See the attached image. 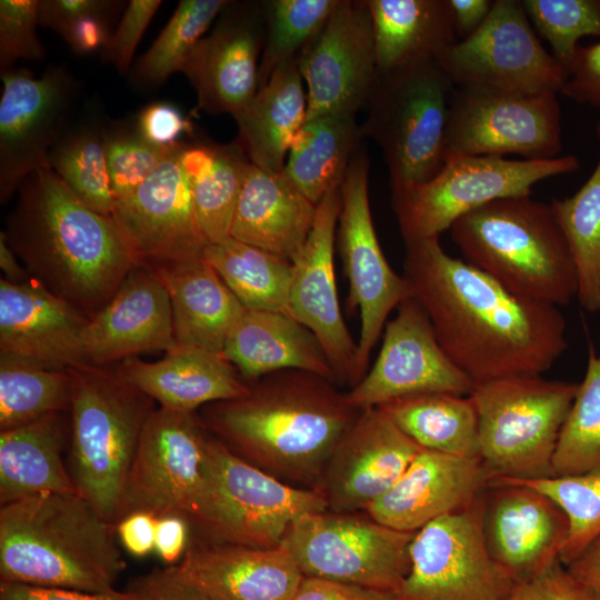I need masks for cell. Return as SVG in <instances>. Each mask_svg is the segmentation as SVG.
Returning <instances> with one entry per match:
<instances>
[{
  "instance_id": "1",
  "label": "cell",
  "mask_w": 600,
  "mask_h": 600,
  "mask_svg": "<svg viewBox=\"0 0 600 600\" xmlns=\"http://www.w3.org/2000/svg\"><path fill=\"white\" fill-rule=\"evenodd\" d=\"M403 277L449 358L476 384L541 376L568 348L558 307L519 297L439 237L404 242Z\"/></svg>"
},
{
  "instance_id": "2",
  "label": "cell",
  "mask_w": 600,
  "mask_h": 600,
  "mask_svg": "<svg viewBox=\"0 0 600 600\" xmlns=\"http://www.w3.org/2000/svg\"><path fill=\"white\" fill-rule=\"evenodd\" d=\"M359 412L333 381L287 369L251 382L240 398L200 408L198 416L209 433L248 463L288 484L317 490Z\"/></svg>"
},
{
  "instance_id": "3",
  "label": "cell",
  "mask_w": 600,
  "mask_h": 600,
  "mask_svg": "<svg viewBox=\"0 0 600 600\" xmlns=\"http://www.w3.org/2000/svg\"><path fill=\"white\" fill-rule=\"evenodd\" d=\"M6 226L30 276L88 319L140 266L112 217L81 202L50 168L24 179Z\"/></svg>"
},
{
  "instance_id": "4",
  "label": "cell",
  "mask_w": 600,
  "mask_h": 600,
  "mask_svg": "<svg viewBox=\"0 0 600 600\" xmlns=\"http://www.w3.org/2000/svg\"><path fill=\"white\" fill-rule=\"evenodd\" d=\"M116 527L77 492L1 506L0 581L104 593L126 568Z\"/></svg>"
},
{
  "instance_id": "5",
  "label": "cell",
  "mask_w": 600,
  "mask_h": 600,
  "mask_svg": "<svg viewBox=\"0 0 600 600\" xmlns=\"http://www.w3.org/2000/svg\"><path fill=\"white\" fill-rule=\"evenodd\" d=\"M449 231L464 261L512 293L556 307L577 298L574 263L550 203L531 196L497 199Z\"/></svg>"
},
{
  "instance_id": "6",
  "label": "cell",
  "mask_w": 600,
  "mask_h": 600,
  "mask_svg": "<svg viewBox=\"0 0 600 600\" xmlns=\"http://www.w3.org/2000/svg\"><path fill=\"white\" fill-rule=\"evenodd\" d=\"M68 370V470L77 493L116 527L129 471L156 402L131 384L117 364L83 363Z\"/></svg>"
},
{
  "instance_id": "7",
  "label": "cell",
  "mask_w": 600,
  "mask_h": 600,
  "mask_svg": "<svg viewBox=\"0 0 600 600\" xmlns=\"http://www.w3.org/2000/svg\"><path fill=\"white\" fill-rule=\"evenodd\" d=\"M453 90L436 60L377 72L361 129L381 149L391 188L426 182L444 166Z\"/></svg>"
},
{
  "instance_id": "8",
  "label": "cell",
  "mask_w": 600,
  "mask_h": 600,
  "mask_svg": "<svg viewBox=\"0 0 600 600\" xmlns=\"http://www.w3.org/2000/svg\"><path fill=\"white\" fill-rule=\"evenodd\" d=\"M579 383L518 376L476 384L479 458L493 479L553 477L558 439Z\"/></svg>"
},
{
  "instance_id": "9",
  "label": "cell",
  "mask_w": 600,
  "mask_h": 600,
  "mask_svg": "<svg viewBox=\"0 0 600 600\" xmlns=\"http://www.w3.org/2000/svg\"><path fill=\"white\" fill-rule=\"evenodd\" d=\"M204 472L203 500L189 522L194 538L276 548L296 519L328 510L319 491L282 482L236 456L209 432Z\"/></svg>"
},
{
  "instance_id": "10",
  "label": "cell",
  "mask_w": 600,
  "mask_h": 600,
  "mask_svg": "<svg viewBox=\"0 0 600 600\" xmlns=\"http://www.w3.org/2000/svg\"><path fill=\"white\" fill-rule=\"evenodd\" d=\"M579 168L572 154L548 160L449 156L430 180L391 188V204L404 242L429 239L491 201L531 196L539 181Z\"/></svg>"
},
{
  "instance_id": "11",
  "label": "cell",
  "mask_w": 600,
  "mask_h": 600,
  "mask_svg": "<svg viewBox=\"0 0 600 600\" xmlns=\"http://www.w3.org/2000/svg\"><path fill=\"white\" fill-rule=\"evenodd\" d=\"M413 536L384 526L367 512L324 510L296 519L280 546L303 576L394 596L410 569Z\"/></svg>"
},
{
  "instance_id": "12",
  "label": "cell",
  "mask_w": 600,
  "mask_h": 600,
  "mask_svg": "<svg viewBox=\"0 0 600 600\" xmlns=\"http://www.w3.org/2000/svg\"><path fill=\"white\" fill-rule=\"evenodd\" d=\"M438 63L454 88L482 93H560L568 77L518 0L493 1L483 24L451 46Z\"/></svg>"
},
{
  "instance_id": "13",
  "label": "cell",
  "mask_w": 600,
  "mask_h": 600,
  "mask_svg": "<svg viewBox=\"0 0 600 600\" xmlns=\"http://www.w3.org/2000/svg\"><path fill=\"white\" fill-rule=\"evenodd\" d=\"M369 168L367 152L360 148L340 187L341 208L337 226L339 254L349 282L347 306L360 313L357 341L359 381L368 371L370 354L389 314L412 298L408 281L391 268L378 240L369 202Z\"/></svg>"
},
{
  "instance_id": "14",
  "label": "cell",
  "mask_w": 600,
  "mask_h": 600,
  "mask_svg": "<svg viewBox=\"0 0 600 600\" xmlns=\"http://www.w3.org/2000/svg\"><path fill=\"white\" fill-rule=\"evenodd\" d=\"M207 433L198 412L156 408L129 471L120 520L143 511L156 517L180 514L190 522L206 490Z\"/></svg>"
},
{
  "instance_id": "15",
  "label": "cell",
  "mask_w": 600,
  "mask_h": 600,
  "mask_svg": "<svg viewBox=\"0 0 600 600\" xmlns=\"http://www.w3.org/2000/svg\"><path fill=\"white\" fill-rule=\"evenodd\" d=\"M482 496L414 532L410 569L394 600H503L509 596L514 583L484 544Z\"/></svg>"
},
{
  "instance_id": "16",
  "label": "cell",
  "mask_w": 600,
  "mask_h": 600,
  "mask_svg": "<svg viewBox=\"0 0 600 600\" xmlns=\"http://www.w3.org/2000/svg\"><path fill=\"white\" fill-rule=\"evenodd\" d=\"M557 94L482 93L454 88L446 158L457 154H519L524 160L560 157L562 127Z\"/></svg>"
},
{
  "instance_id": "17",
  "label": "cell",
  "mask_w": 600,
  "mask_h": 600,
  "mask_svg": "<svg viewBox=\"0 0 600 600\" xmlns=\"http://www.w3.org/2000/svg\"><path fill=\"white\" fill-rule=\"evenodd\" d=\"M0 78V201L6 203L30 173L50 168L49 153L67 131L78 84L60 66L39 78L12 67Z\"/></svg>"
},
{
  "instance_id": "18",
  "label": "cell",
  "mask_w": 600,
  "mask_h": 600,
  "mask_svg": "<svg viewBox=\"0 0 600 600\" xmlns=\"http://www.w3.org/2000/svg\"><path fill=\"white\" fill-rule=\"evenodd\" d=\"M474 388L442 349L424 310L410 298L387 322L372 367L346 396L361 410L421 393L470 396Z\"/></svg>"
},
{
  "instance_id": "19",
  "label": "cell",
  "mask_w": 600,
  "mask_h": 600,
  "mask_svg": "<svg viewBox=\"0 0 600 600\" xmlns=\"http://www.w3.org/2000/svg\"><path fill=\"white\" fill-rule=\"evenodd\" d=\"M297 64L307 84V119L357 116L367 106L378 72L367 1L339 0Z\"/></svg>"
},
{
  "instance_id": "20",
  "label": "cell",
  "mask_w": 600,
  "mask_h": 600,
  "mask_svg": "<svg viewBox=\"0 0 600 600\" xmlns=\"http://www.w3.org/2000/svg\"><path fill=\"white\" fill-rule=\"evenodd\" d=\"M181 148L182 141L173 144L130 196L116 201L111 217L141 266L201 258L210 243L197 218Z\"/></svg>"
},
{
  "instance_id": "21",
  "label": "cell",
  "mask_w": 600,
  "mask_h": 600,
  "mask_svg": "<svg viewBox=\"0 0 600 600\" xmlns=\"http://www.w3.org/2000/svg\"><path fill=\"white\" fill-rule=\"evenodd\" d=\"M482 534L492 560L514 584L554 564L569 534L561 507L542 491L493 479L482 496Z\"/></svg>"
},
{
  "instance_id": "22",
  "label": "cell",
  "mask_w": 600,
  "mask_h": 600,
  "mask_svg": "<svg viewBox=\"0 0 600 600\" xmlns=\"http://www.w3.org/2000/svg\"><path fill=\"white\" fill-rule=\"evenodd\" d=\"M341 208L340 188L330 190L317 204L312 229L292 262L289 313L320 342L336 383L356 386L358 344L340 310L334 241Z\"/></svg>"
},
{
  "instance_id": "23",
  "label": "cell",
  "mask_w": 600,
  "mask_h": 600,
  "mask_svg": "<svg viewBox=\"0 0 600 600\" xmlns=\"http://www.w3.org/2000/svg\"><path fill=\"white\" fill-rule=\"evenodd\" d=\"M262 1H229L197 43L181 72L210 114L234 116L258 91L264 42Z\"/></svg>"
},
{
  "instance_id": "24",
  "label": "cell",
  "mask_w": 600,
  "mask_h": 600,
  "mask_svg": "<svg viewBox=\"0 0 600 600\" xmlns=\"http://www.w3.org/2000/svg\"><path fill=\"white\" fill-rule=\"evenodd\" d=\"M422 450L380 408L361 409L332 451L317 491L334 512H364Z\"/></svg>"
},
{
  "instance_id": "25",
  "label": "cell",
  "mask_w": 600,
  "mask_h": 600,
  "mask_svg": "<svg viewBox=\"0 0 600 600\" xmlns=\"http://www.w3.org/2000/svg\"><path fill=\"white\" fill-rule=\"evenodd\" d=\"M177 348L169 294L154 271L137 266L86 324L83 363L111 366L139 353Z\"/></svg>"
},
{
  "instance_id": "26",
  "label": "cell",
  "mask_w": 600,
  "mask_h": 600,
  "mask_svg": "<svg viewBox=\"0 0 600 600\" xmlns=\"http://www.w3.org/2000/svg\"><path fill=\"white\" fill-rule=\"evenodd\" d=\"M492 480L480 458L422 449L393 487L364 512L390 528L416 532L471 506Z\"/></svg>"
},
{
  "instance_id": "27",
  "label": "cell",
  "mask_w": 600,
  "mask_h": 600,
  "mask_svg": "<svg viewBox=\"0 0 600 600\" xmlns=\"http://www.w3.org/2000/svg\"><path fill=\"white\" fill-rule=\"evenodd\" d=\"M173 568L209 600H291L303 578L281 546L253 548L194 537Z\"/></svg>"
},
{
  "instance_id": "28",
  "label": "cell",
  "mask_w": 600,
  "mask_h": 600,
  "mask_svg": "<svg viewBox=\"0 0 600 600\" xmlns=\"http://www.w3.org/2000/svg\"><path fill=\"white\" fill-rule=\"evenodd\" d=\"M88 320L32 277L22 283L0 280V353L51 369L83 364Z\"/></svg>"
},
{
  "instance_id": "29",
  "label": "cell",
  "mask_w": 600,
  "mask_h": 600,
  "mask_svg": "<svg viewBox=\"0 0 600 600\" xmlns=\"http://www.w3.org/2000/svg\"><path fill=\"white\" fill-rule=\"evenodd\" d=\"M117 366L159 407L178 411L196 412L209 403L240 398L250 389L222 352L177 347L156 362L132 357Z\"/></svg>"
},
{
  "instance_id": "30",
  "label": "cell",
  "mask_w": 600,
  "mask_h": 600,
  "mask_svg": "<svg viewBox=\"0 0 600 600\" xmlns=\"http://www.w3.org/2000/svg\"><path fill=\"white\" fill-rule=\"evenodd\" d=\"M317 204L282 172L250 164L230 237L292 261L312 229Z\"/></svg>"
},
{
  "instance_id": "31",
  "label": "cell",
  "mask_w": 600,
  "mask_h": 600,
  "mask_svg": "<svg viewBox=\"0 0 600 600\" xmlns=\"http://www.w3.org/2000/svg\"><path fill=\"white\" fill-rule=\"evenodd\" d=\"M164 286L178 348L222 352L246 308L203 259L148 267Z\"/></svg>"
},
{
  "instance_id": "32",
  "label": "cell",
  "mask_w": 600,
  "mask_h": 600,
  "mask_svg": "<svg viewBox=\"0 0 600 600\" xmlns=\"http://www.w3.org/2000/svg\"><path fill=\"white\" fill-rule=\"evenodd\" d=\"M222 353L249 383L287 369L313 372L336 383L318 339L283 312L246 309L228 336Z\"/></svg>"
},
{
  "instance_id": "33",
  "label": "cell",
  "mask_w": 600,
  "mask_h": 600,
  "mask_svg": "<svg viewBox=\"0 0 600 600\" xmlns=\"http://www.w3.org/2000/svg\"><path fill=\"white\" fill-rule=\"evenodd\" d=\"M69 412L0 431V506L47 492H77L63 452Z\"/></svg>"
},
{
  "instance_id": "34",
  "label": "cell",
  "mask_w": 600,
  "mask_h": 600,
  "mask_svg": "<svg viewBox=\"0 0 600 600\" xmlns=\"http://www.w3.org/2000/svg\"><path fill=\"white\" fill-rule=\"evenodd\" d=\"M232 118L238 128L236 140L250 162L268 171H282L307 119V93L297 60L278 67Z\"/></svg>"
},
{
  "instance_id": "35",
  "label": "cell",
  "mask_w": 600,
  "mask_h": 600,
  "mask_svg": "<svg viewBox=\"0 0 600 600\" xmlns=\"http://www.w3.org/2000/svg\"><path fill=\"white\" fill-rule=\"evenodd\" d=\"M378 72L438 59L457 41L449 0H366Z\"/></svg>"
},
{
  "instance_id": "36",
  "label": "cell",
  "mask_w": 600,
  "mask_h": 600,
  "mask_svg": "<svg viewBox=\"0 0 600 600\" xmlns=\"http://www.w3.org/2000/svg\"><path fill=\"white\" fill-rule=\"evenodd\" d=\"M364 139L356 116L307 119L289 149L282 172L314 204L340 188Z\"/></svg>"
},
{
  "instance_id": "37",
  "label": "cell",
  "mask_w": 600,
  "mask_h": 600,
  "mask_svg": "<svg viewBox=\"0 0 600 600\" xmlns=\"http://www.w3.org/2000/svg\"><path fill=\"white\" fill-rule=\"evenodd\" d=\"M181 166L189 179L199 224L210 243L230 237L237 202L251 164L241 146L182 142Z\"/></svg>"
},
{
  "instance_id": "38",
  "label": "cell",
  "mask_w": 600,
  "mask_h": 600,
  "mask_svg": "<svg viewBox=\"0 0 600 600\" xmlns=\"http://www.w3.org/2000/svg\"><path fill=\"white\" fill-rule=\"evenodd\" d=\"M380 408L422 449L479 458L478 413L471 396L421 393Z\"/></svg>"
},
{
  "instance_id": "39",
  "label": "cell",
  "mask_w": 600,
  "mask_h": 600,
  "mask_svg": "<svg viewBox=\"0 0 600 600\" xmlns=\"http://www.w3.org/2000/svg\"><path fill=\"white\" fill-rule=\"evenodd\" d=\"M202 257L247 310L290 314L291 261L231 237L209 243Z\"/></svg>"
},
{
  "instance_id": "40",
  "label": "cell",
  "mask_w": 600,
  "mask_h": 600,
  "mask_svg": "<svg viewBox=\"0 0 600 600\" xmlns=\"http://www.w3.org/2000/svg\"><path fill=\"white\" fill-rule=\"evenodd\" d=\"M71 376L34 361L0 353V431L46 414L69 412Z\"/></svg>"
},
{
  "instance_id": "41",
  "label": "cell",
  "mask_w": 600,
  "mask_h": 600,
  "mask_svg": "<svg viewBox=\"0 0 600 600\" xmlns=\"http://www.w3.org/2000/svg\"><path fill=\"white\" fill-rule=\"evenodd\" d=\"M574 263L577 299L588 312L600 311V157L572 196L551 201Z\"/></svg>"
},
{
  "instance_id": "42",
  "label": "cell",
  "mask_w": 600,
  "mask_h": 600,
  "mask_svg": "<svg viewBox=\"0 0 600 600\" xmlns=\"http://www.w3.org/2000/svg\"><path fill=\"white\" fill-rule=\"evenodd\" d=\"M49 167L92 210L111 217L116 197L104 148V127L96 121L67 129L49 153Z\"/></svg>"
},
{
  "instance_id": "43",
  "label": "cell",
  "mask_w": 600,
  "mask_h": 600,
  "mask_svg": "<svg viewBox=\"0 0 600 600\" xmlns=\"http://www.w3.org/2000/svg\"><path fill=\"white\" fill-rule=\"evenodd\" d=\"M228 0H182L151 47L137 61L133 80L156 88L181 72L192 50L217 19Z\"/></svg>"
},
{
  "instance_id": "44",
  "label": "cell",
  "mask_w": 600,
  "mask_h": 600,
  "mask_svg": "<svg viewBox=\"0 0 600 600\" xmlns=\"http://www.w3.org/2000/svg\"><path fill=\"white\" fill-rule=\"evenodd\" d=\"M600 470V351L589 348L583 380L562 426L553 477Z\"/></svg>"
},
{
  "instance_id": "45",
  "label": "cell",
  "mask_w": 600,
  "mask_h": 600,
  "mask_svg": "<svg viewBox=\"0 0 600 600\" xmlns=\"http://www.w3.org/2000/svg\"><path fill=\"white\" fill-rule=\"evenodd\" d=\"M338 3L339 0L262 1L266 32L259 63V88L278 67L297 60Z\"/></svg>"
},
{
  "instance_id": "46",
  "label": "cell",
  "mask_w": 600,
  "mask_h": 600,
  "mask_svg": "<svg viewBox=\"0 0 600 600\" xmlns=\"http://www.w3.org/2000/svg\"><path fill=\"white\" fill-rule=\"evenodd\" d=\"M510 480L542 491L567 514L569 534L559 557L563 566H568L600 536V470L538 480Z\"/></svg>"
},
{
  "instance_id": "47",
  "label": "cell",
  "mask_w": 600,
  "mask_h": 600,
  "mask_svg": "<svg viewBox=\"0 0 600 600\" xmlns=\"http://www.w3.org/2000/svg\"><path fill=\"white\" fill-rule=\"evenodd\" d=\"M522 4L566 71L581 38L600 40V0H523Z\"/></svg>"
},
{
  "instance_id": "48",
  "label": "cell",
  "mask_w": 600,
  "mask_h": 600,
  "mask_svg": "<svg viewBox=\"0 0 600 600\" xmlns=\"http://www.w3.org/2000/svg\"><path fill=\"white\" fill-rule=\"evenodd\" d=\"M172 146L147 141L136 127H104L106 157L116 201L130 196L166 158Z\"/></svg>"
},
{
  "instance_id": "49",
  "label": "cell",
  "mask_w": 600,
  "mask_h": 600,
  "mask_svg": "<svg viewBox=\"0 0 600 600\" xmlns=\"http://www.w3.org/2000/svg\"><path fill=\"white\" fill-rule=\"evenodd\" d=\"M39 0L0 1V69L12 68L20 60H42L46 50L37 27Z\"/></svg>"
},
{
  "instance_id": "50",
  "label": "cell",
  "mask_w": 600,
  "mask_h": 600,
  "mask_svg": "<svg viewBox=\"0 0 600 600\" xmlns=\"http://www.w3.org/2000/svg\"><path fill=\"white\" fill-rule=\"evenodd\" d=\"M160 0H131L126 6L122 17L102 49V60L112 63L121 73H126L147 27L158 11Z\"/></svg>"
},
{
  "instance_id": "51",
  "label": "cell",
  "mask_w": 600,
  "mask_h": 600,
  "mask_svg": "<svg viewBox=\"0 0 600 600\" xmlns=\"http://www.w3.org/2000/svg\"><path fill=\"white\" fill-rule=\"evenodd\" d=\"M503 600H600V596L558 560L539 576L514 584Z\"/></svg>"
},
{
  "instance_id": "52",
  "label": "cell",
  "mask_w": 600,
  "mask_h": 600,
  "mask_svg": "<svg viewBox=\"0 0 600 600\" xmlns=\"http://www.w3.org/2000/svg\"><path fill=\"white\" fill-rule=\"evenodd\" d=\"M567 73L560 93L600 111V40L588 46L579 44Z\"/></svg>"
},
{
  "instance_id": "53",
  "label": "cell",
  "mask_w": 600,
  "mask_h": 600,
  "mask_svg": "<svg viewBox=\"0 0 600 600\" xmlns=\"http://www.w3.org/2000/svg\"><path fill=\"white\" fill-rule=\"evenodd\" d=\"M136 129L147 141L158 146H171L192 131V124L181 110L171 102L157 101L140 110Z\"/></svg>"
},
{
  "instance_id": "54",
  "label": "cell",
  "mask_w": 600,
  "mask_h": 600,
  "mask_svg": "<svg viewBox=\"0 0 600 600\" xmlns=\"http://www.w3.org/2000/svg\"><path fill=\"white\" fill-rule=\"evenodd\" d=\"M132 600H209L178 576L173 566L154 568L131 579L126 588Z\"/></svg>"
},
{
  "instance_id": "55",
  "label": "cell",
  "mask_w": 600,
  "mask_h": 600,
  "mask_svg": "<svg viewBox=\"0 0 600 600\" xmlns=\"http://www.w3.org/2000/svg\"><path fill=\"white\" fill-rule=\"evenodd\" d=\"M122 2L110 0H40L39 24L59 33L90 14L112 16Z\"/></svg>"
},
{
  "instance_id": "56",
  "label": "cell",
  "mask_w": 600,
  "mask_h": 600,
  "mask_svg": "<svg viewBox=\"0 0 600 600\" xmlns=\"http://www.w3.org/2000/svg\"><path fill=\"white\" fill-rule=\"evenodd\" d=\"M291 600H394L383 591L317 577L303 576Z\"/></svg>"
},
{
  "instance_id": "57",
  "label": "cell",
  "mask_w": 600,
  "mask_h": 600,
  "mask_svg": "<svg viewBox=\"0 0 600 600\" xmlns=\"http://www.w3.org/2000/svg\"><path fill=\"white\" fill-rule=\"evenodd\" d=\"M0 600H132L124 591L92 593L64 588L0 581Z\"/></svg>"
},
{
  "instance_id": "58",
  "label": "cell",
  "mask_w": 600,
  "mask_h": 600,
  "mask_svg": "<svg viewBox=\"0 0 600 600\" xmlns=\"http://www.w3.org/2000/svg\"><path fill=\"white\" fill-rule=\"evenodd\" d=\"M110 17L104 14L84 16L73 21L61 34L70 49L80 56L103 49L112 33Z\"/></svg>"
},
{
  "instance_id": "59",
  "label": "cell",
  "mask_w": 600,
  "mask_h": 600,
  "mask_svg": "<svg viewBox=\"0 0 600 600\" xmlns=\"http://www.w3.org/2000/svg\"><path fill=\"white\" fill-rule=\"evenodd\" d=\"M191 527L180 514L158 517L156 527L154 550L168 564L179 562L190 541Z\"/></svg>"
},
{
  "instance_id": "60",
  "label": "cell",
  "mask_w": 600,
  "mask_h": 600,
  "mask_svg": "<svg viewBox=\"0 0 600 600\" xmlns=\"http://www.w3.org/2000/svg\"><path fill=\"white\" fill-rule=\"evenodd\" d=\"M158 517L138 511L123 517L116 532L123 548L134 557H144L154 550Z\"/></svg>"
},
{
  "instance_id": "61",
  "label": "cell",
  "mask_w": 600,
  "mask_h": 600,
  "mask_svg": "<svg viewBox=\"0 0 600 600\" xmlns=\"http://www.w3.org/2000/svg\"><path fill=\"white\" fill-rule=\"evenodd\" d=\"M454 31L458 40L473 34L488 18L493 1L491 0H449Z\"/></svg>"
},
{
  "instance_id": "62",
  "label": "cell",
  "mask_w": 600,
  "mask_h": 600,
  "mask_svg": "<svg viewBox=\"0 0 600 600\" xmlns=\"http://www.w3.org/2000/svg\"><path fill=\"white\" fill-rule=\"evenodd\" d=\"M567 569L582 583L600 596V536L574 558Z\"/></svg>"
},
{
  "instance_id": "63",
  "label": "cell",
  "mask_w": 600,
  "mask_h": 600,
  "mask_svg": "<svg viewBox=\"0 0 600 600\" xmlns=\"http://www.w3.org/2000/svg\"><path fill=\"white\" fill-rule=\"evenodd\" d=\"M0 268L4 274L3 279L12 283H22L31 278L27 269L19 264L18 257L9 246L3 231L0 232Z\"/></svg>"
},
{
  "instance_id": "64",
  "label": "cell",
  "mask_w": 600,
  "mask_h": 600,
  "mask_svg": "<svg viewBox=\"0 0 600 600\" xmlns=\"http://www.w3.org/2000/svg\"><path fill=\"white\" fill-rule=\"evenodd\" d=\"M596 132H597L598 138L600 139V121L597 123Z\"/></svg>"
}]
</instances>
